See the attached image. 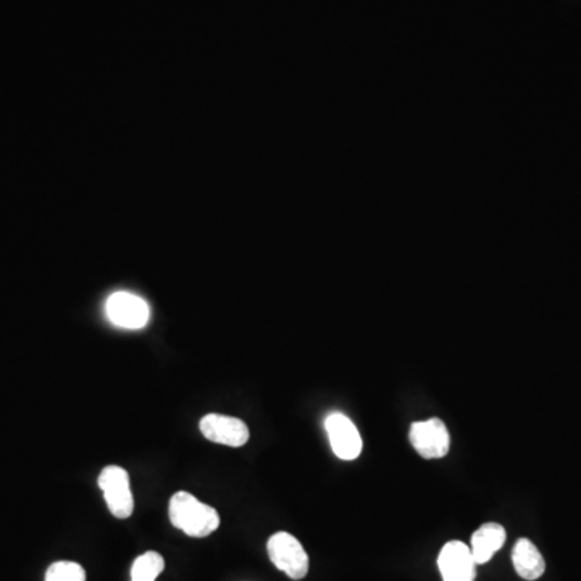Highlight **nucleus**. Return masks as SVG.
Segmentation results:
<instances>
[{"instance_id":"f03ea898","label":"nucleus","mask_w":581,"mask_h":581,"mask_svg":"<svg viewBox=\"0 0 581 581\" xmlns=\"http://www.w3.org/2000/svg\"><path fill=\"white\" fill-rule=\"evenodd\" d=\"M268 557L276 569L293 580H302L309 572V556L297 538L286 531H278L268 540Z\"/></svg>"},{"instance_id":"0eeeda50","label":"nucleus","mask_w":581,"mask_h":581,"mask_svg":"<svg viewBox=\"0 0 581 581\" xmlns=\"http://www.w3.org/2000/svg\"><path fill=\"white\" fill-rule=\"evenodd\" d=\"M325 428H327L331 449L336 457L341 460H354L360 456L364 443L351 418L339 412H333L325 420Z\"/></svg>"},{"instance_id":"9d476101","label":"nucleus","mask_w":581,"mask_h":581,"mask_svg":"<svg viewBox=\"0 0 581 581\" xmlns=\"http://www.w3.org/2000/svg\"><path fill=\"white\" fill-rule=\"evenodd\" d=\"M512 562H514L515 572L519 573L523 580L535 581L543 577L546 570L541 552L538 551L535 544L527 538L517 541L512 551Z\"/></svg>"},{"instance_id":"f8f14e48","label":"nucleus","mask_w":581,"mask_h":581,"mask_svg":"<svg viewBox=\"0 0 581 581\" xmlns=\"http://www.w3.org/2000/svg\"><path fill=\"white\" fill-rule=\"evenodd\" d=\"M46 581H86V572L76 562H55L47 569Z\"/></svg>"},{"instance_id":"423d86ee","label":"nucleus","mask_w":581,"mask_h":581,"mask_svg":"<svg viewBox=\"0 0 581 581\" xmlns=\"http://www.w3.org/2000/svg\"><path fill=\"white\" fill-rule=\"evenodd\" d=\"M438 567L443 581H475L477 562L472 549L462 541L444 544L438 556Z\"/></svg>"},{"instance_id":"6e6552de","label":"nucleus","mask_w":581,"mask_h":581,"mask_svg":"<svg viewBox=\"0 0 581 581\" xmlns=\"http://www.w3.org/2000/svg\"><path fill=\"white\" fill-rule=\"evenodd\" d=\"M199 428L205 439L230 448H241L249 441V428L239 418L218 414L205 415Z\"/></svg>"},{"instance_id":"7ed1b4c3","label":"nucleus","mask_w":581,"mask_h":581,"mask_svg":"<svg viewBox=\"0 0 581 581\" xmlns=\"http://www.w3.org/2000/svg\"><path fill=\"white\" fill-rule=\"evenodd\" d=\"M99 488L104 493L110 514L117 519L133 515L134 499L131 493L130 475L118 465H109L99 475Z\"/></svg>"},{"instance_id":"9b49d317","label":"nucleus","mask_w":581,"mask_h":581,"mask_svg":"<svg viewBox=\"0 0 581 581\" xmlns=\"http://www.w3.org/2000/svg\"><path fill=\"white\" fill-rule=\"evenodd\" d=\"M164 569V557L160 556L159 552H146L134 561L131 567V581H155Z\"/></svg>"},{"instance_id":"20e7f679","label":"nucleus","mask_w":581,"mask_h":581,"mask_svg":"<svg viewBox=\"0 0 581 581\" xmlns=\"http://www.w3.org/2000/svg\"><path fill=\"white\" fill-rule=\"evenodd\" d=\"M409 439L410 444L423 459H441L448 456L451 448L448 428L439 418L412 423Z\"/></svg>"},{"instance_id":"f257e3e1","label":"nucleus","mask_w":581,"mask_h":581,"mask_svg":"<svg viewBox=\"0 0 581 581\" xmlns=\"http://www.w3.org/2000/svg\"><path fill=\"white\" fill-rule=\"evenodd\" d=\"M168 515L173 527L193 538H205L220 527V515L217 510L186 491L173 494Z\"/></svg>"},{"instance_id":"39448f33","label":"nucleus","mask_w":581,"mask_h":581,"mask_svg":"<svg viewBox=\"0 0 581 581\" xmlns=\"http://www.w3.org/2000/svg\"><path fill=\"white\" fill-rule=\"evenodd\" d=\"M105 312L113 325L128 328V330L146 327L151 318V309L143 297L126 293V291L112 294L105 304Z\"/></svg>"},{"instance_id":"1a4fd4ad","label":"nucleus","mask_w":581,"mask_h":581,"mask_svg":"<svg viewBox=\"0 0 581 581\" xmlns=\"http://www.w3.org/2000/svg\"><path fill=\"white\" fill-rule=\"evenodd\" d=\"M506 530L499 523H485L472 536L473 559L477 565L486 564L493 559L494 554L506 543Z\"/></svg>"}]
</instances>
